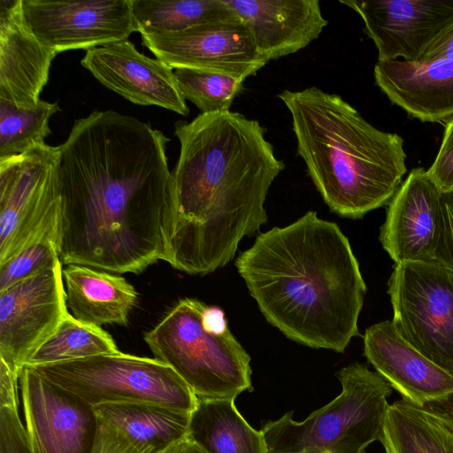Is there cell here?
<instances>
[{
	"instance_id": "cell-24",
	"label": "cell",
	"mask_w": 453,
	"mask_h": 453,
	"mask_svg": "<svg viewBox=\"0 0 453 453\" xmlns=\"http://www.w3.org/2000/svg\"><path fill=\"white\" fill-rule=\"evenodd\" d=\"M380 441L384 453H453V413L396 400L388 405Z\"/></svg>"
},
{
	"instance_id": "cell-30",
	"label": "cell",
	"mask_w": 453,
	"mask_h": 453,
	"mask_svg": "<svg viewBox=\"0 0 453 453\" xmlns=\"http://www.w3.org/2000/svg\"><path fill=\"white\" fill-rule=\"evenodd\" d=\"M426 172L441 194L453 191V117L445 125L441 144Z\"/></svg>"
},
{
	"instance_id": "cell-3",
	"label": "cell",
	"mask_w": 453,
	"mask_h": 453,
	"mask_svg": "<svg viewBox=\"0 0 453 453\" xmlns=\"http://www.w3.org/2000/svg\"><path fill=\"white\" fill-rule=\"evenodd\" d=\"M235 266L266 320L300 344L343 352L366 285L338 225L310 211L260 234Z\"/></svg>"
},
{
	"instance_id": "cell-16",
	"label": "cell",
	"mask_w": 453,
	"mask_h": 453,
	"mask_svg": "<svg viewBox=\"0 0 453 453\" xmlns=\"http://www.w3.org/2000/svg\"><path fill=\"white\" fill-rule=\"evenodd\" d=\"M442 194L422 167L413 168L388 203L380 241L395 264L434 262Z\"/></svg>"
},
{
	"instance_id": "cell-9",
	"label": "cell",
	"mask_w": 453,
	"mask_h": 453,
	"mask_svg": "<svg viewBox=\"0 0 453 453\" xmlns=\"http://www.w3.org/2000/svg\"><path fill=\"white\" fill-rule=\"evenodd\" d=\"M60 150L44 143L0 158V265L18 254L62 205Z\"/></svg>"
},
{
	"instance_id": "cell-27",
	"label": "cell",
	"mask_w": 453,
	"mask_h": 453,
	"mask_svg": "<svg viewBox=\"0 0 453 453\" xmlns=\"http://www.w3.org/2000/svg\"><path fill=\"white\" fill-rule=\"evenodd\" d=\"M58 103L40 100L32 108L18 107L0 98V158L21 154L36 144L44 143L50 134L49 126Z\"/></svg>"
},
{
	"instance_id": "cell-31",
	"label": "cell",
	"mask_w": 453,
	"mask_h": 453,
	"mask_svg": "<svg viewBox=\"0 0 453 453\" xmlns=\"http://www.w3.org/2000/svg\"><path fill=\"white\" fill-rule=\"evenodd\" d=\"M435 261L453 271V191L441 196V225Z\"/></svg>"
},
{
	"instance_id": "cell-26",
	"label": "cell",
	"mask_w": 453,
	"mask_h": 453,
	"mask_svg": "<svg viewBox=\"0 0 453 453\" xmlns=\"http://www.w3.org/2000/svg\"><path fill=\"white\" fill-rule=\"evenodd\" d=\"M111 335L101 326L81 322L70 313L27 358L35 366L118 352Z\"/></svg>"
},
{
	"instance_id": "cell-25",
	"label": "cell",
	"mask_w": 453,
	"mask_h": 453,
	"mask_svg": "<svg viewBox=\"0 0 453 453\" xmlns=\"http://www.w3.org/2000/svg\"><path fill=\"white\" fill-rule=\"evenodd\" d=\"M141 35L175 33L197 26L240 21L224 0H131Z\"/></svg>"
},
{
	"instance_id": "cell-15",
	"label": "cell",
	"mask_w": 453,
	"mask_h": 453,
	"mask_svg": "<svg viewBox=\"0 0 453 453\" xmlns=\"http://www.w3.org/2000/svg\"><path fill=\"white\" fill-rule=\"evenodd\" d=\"M364 355L403 399L421 408L453 413V374L407 342L392 320L365 330Z\"/></svg>"
},
{
	"instance_id": "cell-4",
	"label": "cell",
	"mask_w": 453,
	"mask_h": 453,
	"mask_svg": "<svg viewBox=\"0 0 453 453\" xmlns=\"http://www.w3.org/2000/svg\"><path fill=\"white\" fill-rule=\"evenodd\" d=\"M297 153L329 209L359 219L388 204L407 172L403 139L365 119L339 95L283 90Z\"/></svg>"
},
{
	"instance_id": "cell-23",
	"label": "cell",
	"mask_w": 453,
	"mask_h": 453,
	"mask_svg": "<svg viewBox=\"0 0 453 453\" xmlns=\"http://www.w3.org/2000/svg\"><path fill=\"white\" fill-rule=\"evenodd\" d=\"M94 410L100 422L156 453L187 437L188 412L146 403L101 404Z\"/></svg>"
},
{
	"instance_id": "cell-7",
	"label": "cell",
	"mask_w": 453,
	"mask_h": 453,
	"mask_svg": "<svg viewBox=\"0 0 453 453\" xmlns=\"http://www.w3.org/2000/svg\"><path fill=\"white\" fill-rule=\"evenodd\" d=\"M28 367L93 407L146 403L191 413L197 401V396L180 376L156 357L119 350Z\"/></svg>"
},
{
	"instance_id": "cell-34",
	"label": "cell",
	"mask_w": 453,
	"mask_h": 453,
	"mask_svg": "<svg viewBox=\"0 0 453 453\" xmlns=\"http://www.w3.org/2000/svg\"><path fill=\"white\" fill-rule=\"evenodd\" d=\"M453 59V22L427 47L418 62Z\"/></svg>"
},
{
	"instance_id": "cell-2",
	"label": "cell",
	"mask_w": 453,
	"mask_h": 453,
	"mask_svg": "<svg viewBox=\"0 0 453 453\" xmlns=\"http://www.w3.org/2000/svg\"><path fill=\"white\" fill-rule=\"evenodd\" d=\"M265 129L229 111L178 121L180 155L172 172L174 205L167 258L172 267L204 275L225 266L244 236L267 222L271 185L284 169Z\"/></svg>"
},
{
	"instance_id": "cell-29",
	"label": "cell",
	"mask_w": 453,
	"mask_h": 453,
	"mask_svg": "<svg viewBox=\"0 0 453 453\" xmlns=\"http://www.w3.org/2000/svg\"><path fill=\"white\" fill-rule=\"evenodd\" d=\"M174 74L185 99L202 113L229 111L243 89L244 81L219 72L176 68Z\"/></svg>"
},
{
	"instance_id": "cell-13",
	"label": "cell",
	"mask_w": 453,
	"mask_h": 453,
	"mask_svg": "<svg viewBox=\"0 0 453 453\" xmlns=\"http://www.w3.org/2000/svg\"><path fill=\"white\" fill-rule=\"evenodd\" d=\"M141 36L155 57L172 69L210 70L245 81L268 64L242 20Z\"/></svg>"
},
{
	"instance_id": "cell-18",
	"label": "cell",
	"mask_w": 453,
	"mask_h": 453,
	"mask_svg": "<svg viewBox=\"0 0 453 453\" xmlns=\"http://www.w3.org/2000/svg\"><path fill=\"white\" fill-rule=\"evenodd\" d=\"M57 52L27 27L22 0H0V98L32 108L47 84Z\"/></svg>"
},
{
	"instance_id": "cell-22",
	"label": "cell",
	"mask_w": 453,
	"mask_h": 453,
	"mask_svg": "<svg viewBox=\"0 0 453 453\" xmlns=\"http://www.w3.org/2000/svg\"><path fill=\"white\" fill-rule=\"evenodd\" d=\"M187 438L205 453H268L262 431L246 421L234 399L197 397Z\"/></svg>"
},
{
	"instance_id": "cell-8",
	"label": "cell",
	"mask_w": 453,
	"mask_h": 453,
	"mask_svg": "<svg viewBox=\"0 0 453 453\" xmlns=\"http://www.w3.org/2000/svg\"><path fill=\"white\" fill-rule=\"evenodd\" d=\"M388 293L398 334L453 374V271L436 261L395 264Z\"/></svg>"
},
{
	"instance_id": "cell-5",
	"label": "cell",
	"mask_w": 453,
	"mask_h": 453,
	"mask_svg": "<svg viewBox=\"0 0 453 453\" xmlns=\"http://www.w3.org/2000/svg\"><path fill=\"white\" fill-rule=\"evenodd\" d=\"M144 341L198 398L235 400L253 390L250 357L219 307L180 299L145 333Z\"/></svg>"
},
{
	"instance_id": "cell-35",
	"label": "cell",
	"mask_w": 453,
	"mask_h": 453,
	"mask_svg": "<svg viewBox=\"0 0 453 453\" xmlns=\"http://www.w3.org/2000/svg\"><path fill=\"white\" fill-rule=\"evenodd\" d=\"M161 453H205L198 445L187 437L172 445Z\"/></svg>"
},
{
	"instance_id": "cell-21",
	"label": "cell",
	"mask_w": 453,
	"mask_h": 453,
	"mask_svg": "<svg viewBox=\"0 0 453 453\" xmlns=\"http://www.w3.org/2000/svg\"><path fill=\"white\" fill-rule=\"evenodd\" d=\"M63 278L66 305L75 319L98 326L127 325L138 295L125 278L79 265H66Z\"/></svg>"
},
{
	"instance_id": "cell-17",
	"label": "cell",
	"mask_w": 453,
	"mask_h": 453,
	"mask_svg": "<svg viewBox=\"0 0 453 453\" xmlns=\"http://www.w3.org/2000/svg\"><path fill=\"white\" fill-rule=\"evenodd\" d=\"M81 64L101 84L133 104L189 113L173 69L139 52L129 40L90 49Z\"/></svg>"
},
{
	"instance_id": "cell-20",
	"label": "cell",
	"mask_w": 453,
	"mask_h": 453,
	"mask_svg": "<svg viewBox=\"0 0 453 453\" xmlns=\"http://www.w3.org/2000/svg\"><path fill=\"white\" fill-rule=\"evenodd\" d=\"M377 86L392 104L422 122L453 117V59L378 61Z\"/></svg>"
},
{
	"instance_id": "cell-14",
	"label": "cell",
	"mask_w": 453,
	"mask_h": 453,
	"mask_svg": "<svg viewBox=\"0 0 453 453\" xmlns=\"http://www.w3.org/2000/svg\"><path fill=\"white\" fill-rule=\"evenodd\" d=\"M363 19L378 61L418 62L437 35L453 22V0H339Z\"/></svg>"
},
{
	"instance_id": "cell-10",
	"label": "cell",
	"mask_w": 453,
	"mask_h": 453,
	"mask_svg": "<svg viewBox=\"0 0 453 453\" xmlns=\"http://www.w3.org/2000/svg\"><path fill=\"white\" fill-rule=\"evenodd\" d=\"M60 259L0 291V359L21 371L69 314Z\"/></svg>"
},
{
	"instance_id": "cell-33",
	"label": "cell",
	"mask_w": 453,
	"mask_h": 453,
	"mask_svg": "<svg viewBox=\"0 0 453 453\" xmlns=\"http://www.w3.org/2000/svg\"><path fill=\"white\" fill-rule=\"evenodd\" d=\"M20 372L0 359V407H19Z\"/></svg>"
},
{
	"instance_id": "cell-19",
	"label": "cell",
	"mask_w": 453,
	"mask_h": 453,
	"mask_svg": "<svg viewBox=\"0 0 453 453\" xmlns=\"http://www.w3.org/2000/svg\"><path fill=\"white\" fill-rule=\"evenodd\" d=\"M269 62L308 46L327 26L319 0H224Z\"/></svg>"
},
{
	"instance_id": "cell-32",
	"label": "cell",
	"mask_w": 453,
	"mask_h": 453,
	"mask_svg": "<svg viewBox=\"0 0 453 453\" xmlns=\"http://www.w3.org/2000/svg\"><path fill=\"white\" fill-rule=\"evenodd\" d=\"M91 453L156 452L133 443L113 428L99 421L97 434Z\"/></svg>"
},
{
	"instance_id": "cell-6",
	"label": "cell",
	"mask_w": 453,
	"mask_h": 453,
	"mask_svg": "<svg viewBox=\"0 0 453 453\" xmlns=\"http://www.w3.org/2000/svg\"><path fill=\"white\" fill-rule=\"evenodd\" d=\"M336 377L341 393L304 420H294L288 411L262 423L268 453H365L380 441L390 384L359 363L342 368Z\"/></svg>"
},
{
	"instance_id": "cell-28",
	"label": "cell",
	"mask_w": 453,
	"mask_h": 453,
	"mask_svg": "<svg viewBox=\"0 0 453 453\" xmlns=\"http://www.w3.org/2000/svg\"><path fill=\"white\" fill-rule=\"evenodd\" d=\"M61 208L46 219L18 254L0 265V291L60 259Z\"/></svg>"
},
{
	"instance_id": "cell-11",
	"label": "cell",
	"mask_w": 453,
	"mask_h": 453,
	"mask_svg": "<svg viewBox=\"0 0 453 453\" xmlns=\"http://www.w3.org/2000/svg\"><path fill=\"white\" fill-rule=\"evenodd\" d=\"M31 32L58 54L127 40L138 28L131 0H22Z\"/></svg>"
},
{
	"instance_id": "cell-12",
	"label": "cell",
	"mask_w": 453,
	"mask_h": 453,
	"mask_svg": "<svg viewBox=\"0 0 453 453\" xmlns=\"http://www.w3.org/2000/svg\"><path fill=\"white\" fill-rule=\"evenodd\" d=\"M19 386L32 453H91L99 424L93 406L28 366Z\"/></svg>"
},
{
	"instance_id": "cell-1",
	"label": "cell",
	"mask_w": 453,
	"mask_h": 453,
	"mask_svg": "<svg viewBox=\"0 0 453 453\" xmlns=\"http://www.w3.org/2000/svg\"><path fill=\"white\" fill-rule=\"evenodd\" d=\"M167 142L115 111L75 120L58 146L63 265L140 273L166 261L174 205Z\"/></svg>"
}]
</instances>
